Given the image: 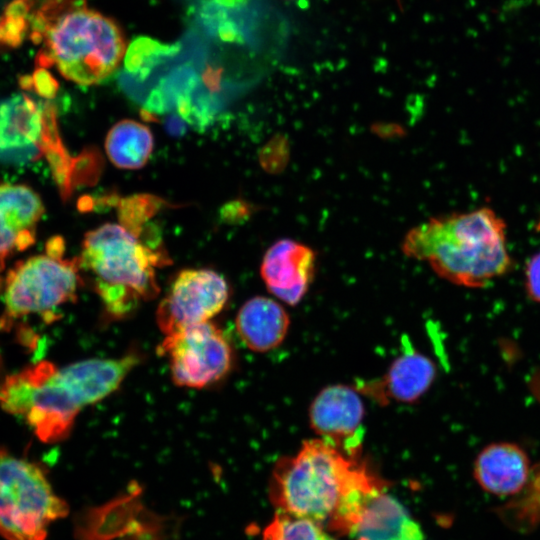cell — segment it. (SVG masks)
<instances>
[{
    "instance_id": "7a4b0ae2",
    "label": "cell",
    "mask_w": 540,
    "mask_h": 540,
    "mask_svg": "<svg viewBox=\"0 0 540 540\" xmlns=\"http://www.w3.org/2000/svg\"><path fill=\"white\" fill-rule=\"evenodd\" d=\"M402 249L428 261L441 278L470 288L487 285L512 266L506 224L488 207L430 218L406 234Z\"/></svg>"
},
{
    "instance_id": "d4e9b609",
    "label": "cell",
    "mask_w": 540,
    "mask_h": 540,
    "mask_svg": "<svg viewBox=\"0 0 540 540\" xmlns=\"http://www.w3.org/2000/svg\"><path fill=\"white\" fill-rule=\"evenodd\" d=\"M524 284L529 298L540 303V251L526 263Z\"/></svg>"
},
{
    "instance_id": "cb8c5ba5",
    "label": "cell",
    "mask_w": 540,
    "mask_h": 540,
    "mask_svg": "<svg viewBox=\"0 0 540 540\" xmlns=\"http://www.w3.org/2000/svg\"><path fill=\"white\" fill-rule=\"evenodd\" d=\"M29 29L27 18L3 16L0 19V44L10 48L19 47L24 41Z\"/></svg>"
},
{
    "instance_id": "8fae6325",
    "label": "cell",
    "mask_w": 540,
    "mask_h": 540,
    "mask_svg": "<svg viewBox=\"0 0 540 540\" xmlns=\"http://www.w3.org/2000/svg\"><path fill=\"white\" fill-rule=\"evenodd\" d=\"M43 106L24 93L0 101V161L23 164L43 154Z\"/></svg>"
},
{
    "instance_id": "4316f807",
    "label": "cell",
    "mask_w": 540,
    "mask_h": 540,
    "mask_svg": "<svg viewBox=\"0 0 540 540\" xmlns=\"http://www.w3.org/2000/svg\"><path fill=\"white\" fill-rule=\"evenodd\" d=\"M34 5L35 0H12L5 6L3 16L28 19Z\"/></svg>"
},
{
    "instance_id": "83f0119b",
    "label": "cell",
    "mask_w": 540,
    "mask_h": 540,
    "mask_svg": "<svg viewBox=\"0 0 540 540\" xmlns=\"http://www.w3.org/2000/svg\"><path fill=\"white\" fill-rule=\"evenodd\" d=\"M64 241L60 237H54L47 243V253L52 257H62Z\"/></svg>"
},
{
    "instance_id": "ac0fdd59",
    "label": "cell",
    "mask_w": 540,
    "mask_h": 540,
    "mask_svg": "<svg viewBox=\"0 0 540 540\" xmlns=\"http://www.w3.org/2000/svg\"><path fill=\"white\" fill-rule=\"evenodd\" d=\"M153 145L150 129L128 119L116 123L105 140V149L110 161L122 169L143 167L152 153Z\"/></svg>"
},
{
    "instance_id": "603a6c76",
    "label": "cell",
    "mask_w": 540,
    "mask_h": 540,
    "mask_svg": "<svg viewBox=\"0 0 540 540\" xmlns=\"http://www.w3.org/2000/svg\"><path fill=\"white\" fill-rule=\"evenodd\" d=\"M102 169V160L98 151L87 150L73 160L71 172L72 189L78 185L96 181Z\"/></svg>"
},
{
    "instance_id": "277c9868",
    "label": "cell",
    "mask_w": 540,
    "mask_h": 540,
    "mask_svg": "<svg viewBox=\"0 0 540 540\" xmlns=\"http://www.w3.org/2000/svg\"><path fill=\"white\" fill-rule=\"evenodd\" d=\"M166 260L162 250L143 244L122 225L107 223L85 234L77 264L108 315L123 318L158 294L155 268Z\"/></svg>"
},
{
    "instance_id": "5b68a950",
    "label": "cell",
    "mask_w": 540,
    "mask_h": 540,
    "mask_svg": "<svg viewBox=\"0 0 540 540\" xmlns=\"http://www.w3.org/2000/svg\"><path fill=\"white\" fill-rule=\"evenodd\" d=\"M132 370L126 357L88 359L57 370L41 362L29 371L36 387L28 423L43 442H56L67 436L82 408L110 395Z\"/></svg>"
},
{
    "instance_id": "7c38bea8",
    "label": "cell",
    "mask_w": 540,
    "mask_h": 540,
    "mask_svg": "<svg viewBox=\"0 0 540 540\" xmlns=\"http://www.w3.org/2000/svg\"><path fill=\"white\" fill-rule=\"evenodd\" d=\"M316 254L305 244L281 239L266 251L261 277L271 294L288 305L298 304L313 280Z\"/></svg>"
},
{
    "instance_id": "ba28073f",
    "label": "cell",
    "mask_w": 540,
    "mask_h": 540,
    "mask_svg": "<svg viewBox=\"0 0 540 540\" xmlns=\"http://www.w3.org/2000/svg\"><path fill=\"white\" fill-rule=\"evenodd\" d=\"M159 352L167 357L172 380L181 387L203 388L215 383L233 362L230 343L209 321L165 336Z\"/></svg>"
},
{
    "instance_id": "e0dca14e",
    "label": "cell",
    "mask_w": 540,
    "mask_h": 540,
    "mask_svg": "<svg viewBox=\"0 0 540 540\" xmlns=\"http://www.w3.org/2000/svg\"><path fill=\"white\" fill-rule=\"evenodd\" d=\"M349 534L353 540H424L419 524L383 491L368 501Z\"/></svg>"
},
{
    "instance_id": "f1b7e54d",
    "label": "cell",
    "mask_w": 540,
    "mask_h": 540,
    "mask_svg": "<svg viewBox=\"0 0 540 540\" xmlns=\"http://www.w3.org/2000/svg\"><path fill=\"white\" fill-rule=\"evenodd\" d=\"M165 127L171 135L179 136L184 132V126L182 122L180 121V119H177L175 117L168 119Z\"/></svg>"
},
{
    "instance_id": "484cf974",
    "label": "cell",
    "mask_w": 540,
    "mask_h": 540,
    "mask_svg": "<svg viewBox=\"0 0 540 540\" xmlns=\"http://www.w3.org/2000/svg\"><path fill=\"white\" fill-rule=\"evenodd\" d=\"M33 89L41 97L50 99L53 98L58 89L59 84L52 74L44 67H38L32 74Z\"/></svg>"
},
{
    "instance_id": "2e32d148",
    "label": "cell",
    "mask_w": 540,
    "mask_h": 540,
    "mask_svg": "<svg viewBox=\"0 0 540 540\" xmlns=\"http://www.w3.org/2000/svg\"><path fill=\"white\" fill-rule=\"evenodd\" d=\"M236 331L247 348L254 352H268L286 338L290 317L286 309L272 298L255 296L239 309L235 320Z\"/></svg>"
},
{
    "instance_id": "3957f363",
    "label": "cell",
    "mask_w": 540,
    "mask_h": 540,
    "mask_svg": "<svg viewBox=\"0 0 540 540\" xmlns=\"http://www.w3.org/2000/svg\"><path fill=\"white\" fill-rule=\"evenodd\" d=\"M44 47L39 67L56 65L62 76L79 85L100 83L122 61L126 44L116 22L91 10L86 0H43L34 12Z\"/></svg>"
},
{
    "instance_id": "9c48e42d",
    "label": "cell",
    "mask_w": 540,
    "mask_h": 540,
    "mask_svg": "<svg viewBox=\"0 0 540 540\" xmlns=\"http://www.w3.org/2000/svg\"><path fill=\"white\" fill-rule=\"evenodd\" d=\"M229 296L225 279L210 269H186L173 280L160 302L156 319L165 336L208 322Z\"/></svg>"
},
{
    "instance_id": "9a60e30c",
    "label": "cell",
    "mask_w": 540,
    "mask_h": 540,
    "mask_svg": "<svg viewBox=\"0 0 540 540\" xmlns=\"http://www.w3.org/2000/svg\"><path fill=\"white\" fill-rule=\"evenodd\" d=\"M531 472L525 450L511 442H496L477 455L473 475L485 491L496 496H513L525 486Z\"/></svg>"
},
{
    "instance_id": "f546056e",
    "label": "cell",
    "mask_w": 540,
    "mask_h": 540,
    "mask_svg": "<svg viewBox=\"0 0 540 540\" xmlns=\"http://www.w3.org/2000/svg\"><path fill=\"white\" fill-rule=\"evenodd\" d=\"M19 85L24 90H31L33 89V80L32 75L23 74L19 77Z\"/></svg>"
},
{
    "instance_id": "30bf717a",
    "label": "cell",
    "mask_w": 540,
    "mask_h": 540,
    "mask_svg": "<svg viewBox=\"0 0 540 540\" xmlns=\"http://www.w3.org/2000/svg\"><path fill=\"white\" fill-rule=\"evenodd\" d=\"M308 416L317 438L349 456L359 457L365 405L356 387L345 384L324 387L312 400Z\"/></svg>"
},
{
    "instance_id": "ffe728a7",
    "label": "cell",
    "mask_w": 540,
    "mask_h": 540,
    "mask_svg": "<svg viewBox=\"0 0 540 540\" xmlns=\"http://www.w3.org/2000/svg\"><path fill=\"white\" fill-rule=\"evenodd\" d=\"M326 535L316 522L278 511L262 540H324Z\"/></svg>"
},
{
    "instance_id": "44dd1931",
    "label": "cell",
    "mask_w": 540,
    "mask_h": 540,
    "mask_svg": "<svg viewBox=\"0 0 540 540\" xmlns=\"http://www.w3.org/2000/svg\"><path fill=\"white\" fill-rule=\"evenodd\" d=\"M163 204L161 199L148 194L118 199V218L124 228L140 239L146 224Z\"/></svg>"
},
{
    "instance_id": "8992f818",
    "label": "cell",
    "mask_w": 540,
    "mask_h": 540,
    "mask_svg": "<svg viewBox=\"0 0 540 540\" xmlns=\"http://www.w3.org/2000/svg\"><path fill=\"white\" fill-rule=\"evenodd\" d=\"M37 465L0 452V535L6 540H45L49 525L68 514Z\"/></svg>"
},
{
    "instance_id": "7402d4cb",
    "label": "cell",
    "mask_w": 540,
    "mask_h": 540,
    "mask_svg": "<svg viewBox=\"0 0 540 540\" xmlns=\"http://www.w3.org/2000/svg\"><path fill=\"white\" fill-rule=\"evenodd\" d=\"M35 387L36 383L29 369L7 377L0 389L1 407L11 414L26 416Z\"/></svg>"
},
{
    "instance_id": "4fadbf2b",
    "label": "cell",
    "mask_w": 540,
    "mask_h": 540,
    "mask_svg": "<svg viewBox=\"0 0 540 540\" xmlns=\"http://www.w3.org/2000/svg\"><path fill=\"white\" fill-rule=\"evenodd\" d=\"M44 212L40 197L25 185L0 184V271L15 251L34 243Z\"/></svg>"
},
{
    "instance_id": "4dcf8cb0",
    "label": "cell",
    "mask_w": 540,
    "mask_h": 540,
    "mask_svg": "<svg viewBox=\"0 0 540 540\" xmlns=\"http://www.w3.org/2000/svg\"><path fill=\"white\" fill-rule=\"evenodd\" d=\"M324 540H335V539L332 538V537H330V536L327 534Z\"/></svg>"
},
{
    "instance_id": "52a82bcc",
    "label": "cell",
    "mask_w": 540,
    "mask_h": 540,
    "mask_svg": "<svg viewBox=\"0 0 540 540\" xmlns=\"http://www.w3.org/2000/svg\"><path fill=\"white\" fill-rule=\"evenodd\" d=\"M79 284L77 258L33 256L16 264L6 277V313L12 318L39 313L52 319L55 309L75 300Z\"/></svg>"
},
{
    "instance_id": "6da1fadb",
    "label": "cell",
    "mask_w": 540,
    "mask_h": 540,
    "mask_svg": "<svg viewBox=\"0 0 540 540\" xmlns=\"http://www.w3.org/2000/svg\"><path fill=\"white\" fill-rule=\"evenodd\" d=\"M382 482L352 457L320 438L306 440L292 456L281 457L269 482V498L279 512L326 523L349 533Z\"/></svg>"
},
{
    "instance_id": "5bb4252c",
    "label": "cell",
    "mask_w": 540,
    "mask_h": 540,
    "mask_svg": "<svg viewBox=\"0 0 540 540\" xmlns=\"http://www.w3.org/2000/svg\"><path fill=\"white\" fill-rule=\"evenodd\" d=\"M435 377L434 362L424 354L410 350L398 356L381 379L357 389L379 403H413L429 390Z\"/></svg>"
},
{
    "instance_id": "d6986e66",
    "label": "cell",
    "mask_w": 540,
    "mask_h": 540,
    "mask_svg": "<svg viewBox=\"0 0 540 540\" xmlns=\"http://www.w3.org/2000/svg\"><path fill=\"white\" fill-rule=\"evenodd\" d=\"M497 510L500 519L510 528L527 532L540 525V464L531 468L523 489Z\"/></svg>"
}]
</instances>
